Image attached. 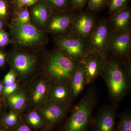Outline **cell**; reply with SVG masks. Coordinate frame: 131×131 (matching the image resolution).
Listing matches in <instances>:
<instances>
[{
    "instance_id": "cell-34",
    "label": "cell",
    "mask_w": 131,
    "mask_h": 131,
    "mask_svg": "<svg viewBox=\"0 0 131 131\" xmlns=\"http://www.w3.org/2000/svg\"><path fill=\"white\" fill-rule=\"evenodd\" d=\"M7 106L6 105L5 100L3 99L0 100V124L1 123L3 118L6 113Z\"/></svg>"
},
{
    "instance_id": "cell-17",
    "label": "cell",
    "mask_w": 131,
    "mask_h": 131,
    "mask_svg": "<svg viewBox=\"0 0 131 131\" xmlns=\"http://www.w3.org/2000/svg\"><path fill=\"white\" fill-rule=\"evenodd\" d=\"M4 100L9 110L15 111L22 115L29 108L26 88L23 86Z\"/></svg>"
},
{
    "instance_id": "cell-9",
    "label": "cell",
    "mask_w": 131,
    "mask_h": 131,
    "mask_svg": "<svg viewBox=\"0 0 131 131\" xmlns=\"http://www.w3.org/2000/svg\"><path fill=\"white\" fill-rule=\"evenodd\" d=\"M51 82L41 72L35 77L26 88L29 101V108L37 109L48 101Z\"/></svg>"
},
{
    "instance_id": "cell-26",
    "label": "cell",
    "mask_w": 131,
    "mask_h": 131,
    "mask_svg": "<svg viewBox=\"0 0 131 131\" xmlns=\"http://www.w3.org/2000/svg\"><path fill=\"white\" fill-rule=\"evenodd\" d=\"M46 1L53 12L70 9L69 0H46Z\"/></svg>"
},
{
    "instance_id": "cell-8",
    "label": "cell",
    "mask_w": 131,
    "mask_h": 131,
    "mask_svg": "<svg viewBox=\"0 0 131 131\" xmlns=\"http://www.w3.org/2000/svg\"><path fill=\"white\" fill-rule=\"evenodd\" d=\"M77 14L72 9L53 12L45 31L51 34L54 39L70 34L73 20Z\"/></svg>"
},
{
    "instance_id": "cell-25",
    "label": "cell",
    "mask_w": 131,
    "mask_h": 131,
    "mask_svg": "<svg viewBox=\"0 0 131 131\" xmlns=\"http://www.w3.org/2000/svg\"><path fill=\"white\" fill-rule=\"evenodd\" d=\"M129 0H109L108 6L110 16L120 12L128 6Z\"/></svg>"
},
{
    "instance_id": "cell-20",
    "label": "cell",
    "mask_w": 131,
    "mask_h": 131,
    "mask_svg": "<svg viewBox=\"0 0 131 131\" xmlns=\"http://www.w3.org/2000/svg\"><path fill=\"white\" fill-rule=\"evenodd\" d=\"M22 119L29 126L38 130L47 127L43 118L36 109L28 108L22 114Z\"/></svg>"
},
{
    "instance_id": "cell-31",
    "label": "cell",
    "mask_w": 131,
    "mask_h": 131,
    "mask_svg": "<svg viewBox=\"0 0 131 131\" xmlns=\"http://www.w3.org/2000/svg\"><path fill=\"white\" fill-rule=\"evenodd\" d=\"M72 9L74 10H81L84 8L88 0H70Z\"/></svg>"
},
{
    "instance_id": "cell-30",
    "label": "cell",
    "mask_w": 131,
    "mask_h": 131,
    "mask_svg": "<svg viewBox=\"0 0 131 131\" xmlns=\"http://www.w3.org/2000/svg\"><path fill=\"white\" fill-rule=\"evenodd\" d=\"M16 80L17 77L15 72L12 69H11L5 75L3 83L4 86H5L14 82L16 81Z\"/></svg>"
},
{
    "instance_id": "cell-19",
    "label": "cell",
    "mask_w": 131,
    "mask_h": 131,
    "mask_svg": "<svg viewBox=\"0 0 131 131\" xmlns=\"http://www.w3.org/2000/svg\"><path fill=\"white\" fill-rule=\"evenodd\" d=\"M108 20L113 31H126L130 30V8L129 6H127L121 11L110 16Z\"/></svg>"
},
{
    "instance_id": "cell-14",
    "label": "cell",
    "mask_w": 131,
    "mask_h": 131,
    "mask_svg": "<svg viewBox=\"0 0 131 131\" xmlns=\"http://www.w3.org/2000/svg\"><path fill=\"white\" fill-rule=\"evenodd\" d=\"M98 21L94 15L89 12L77 14L73 20L71 34L86 41Z\"/></svg>"
},
{
    "instance_id": "cell-16",
    "label": "cell",
    "mask_w": 131,
    "mask_h": 131,
    "mask_svg": "<svg viewBox=\"0 0 131 131\" xmlns=\"http://www.w3.org/2000/svg\"><path fill=\"white\" fill-rule=\"evenodd\" d=\"M48 101L60 104L73 103V94L70 83L51 82Z\"/></svg>"
},
{
    "instance_id": "cell-18",
    "label": "cell",
    "mask_w": 131,
    "mask_h": 131,
    "mask_svg": "<svg viewBox=\"0 0 131 131\" xmlns=\"http://www.w3.org/2000/svg\"><path fill=\"white\" fill-rule=\"evenodd\" d=\"M69 83L73 94V101H74L81 94L88 85L84 65L82 62L78 63Z\"/></svg>"
},
{
    "instance_id": "cell-1",
    "label": "cell",
    "mask_w": 131,
    "mask_h": 131,
    "mask_svg": "<svg viewBox=\"0 0 131 131\" xmlns=\"http://www.w3.org/2000/svg\"><path fill=\"white\" fill-rule=\"evenodd\" d=\"M107 62L101 76L105 82L109 100L118 105L130 93L131 60L115 58L107 54Z\"/></svg>"
},
{
    "instance_id": "cell-21",
    "label": "cell",
    "mask_w": 131,
    "mask_h": 131,
    "mask_svg": "<svg viewBox=\"0 0 131 131\" xmlns=\"http://www.w3.org/2000/svg\"><path fill=\"white\" fill-rule=\"evenodd\" d=\"M119 119L114 131H131V110H125L117 115Z\"/></svg>"
},
{
    "instance_id": "cell-13",
    "label": "cell",
    "mask_w": 131,
    "mask_h": 131,
    "mask_svg": "<svg viewBox=\"0 0 131 131\" xmlns=\"http://www.w3.org/2000/svg\"><path fill=\"white\" fill-rule=\"evenodd\" d=\"M87 84L93 83L101 75L107 62L106 57L96 50H89L82 61Z\"/></svg>"
},
{
    "instance_id": "cell-37",
    "label": "cell",
    "mask_w": 131,
    "mask_h": 131,
    "mask_svg": "<svg viewBox=\"0 0 131 131\" xmlns=\"http://www.w3.org/2000/svg\"><path fill=\"white\" fill-rule=\"evenodd\" d=\"M0 131H10L6 127L2 124H0Z\"/></svg>"
},
{
    "instance_id": "cell-15",
    "label": "cell",
    "mask_w": 131,
    "mask_h": 131,
    "mask_svg": "<svg viewBox=\"0 0 131 131\" xmlns=\"http://www.w3.org/2000/svg\"><path fill=\"white\" fill-rule=\"evenodd\" d=\"M29 12L31 24L39 30L45 31L53 12L46 0H39L31 6Z\"/></svg>"
},
{
    "instance_id": "cell-7",
    "label": "cell",
    "mask_w": 131,
    "mask_h": 131,
    "mask_svg": "<svg viewBox=\"0 0 131 131\" xmlns=\"http://www.w3.org/2000/svg\"><path fill=\"white\" fill-rule=\"evenodd\" d=\"M113 31L108 19L104 18L98 20L87 40L88 50H96L106 56Z\"/></svg>"
},
{
    "instance_id": "cell-3",
    "label": "cell",
    "mask_w": 131,
    "mask_h": 131,
    "mask_svg": "<svg viewBox=\"0 0 131 131\" xmlns=\"http://www.w3.org/2000/svg\"><path fill=\"white\" fill-rule=\"evenodd\" d=\"M95 88L91 86L57 131H90L93 113L98 103Z\"/></svg>"
},
{
    "instance_id": "cell-36",
    "label": "cell",
    "mask_w": 131,
    "mask_h": 131,
    "mask_svg": "<svg viewBox=\"0 0 131 131\" xmlns=\"http://www.w3.org/2000/svg\"><path fill=\"white\" fill-rule=\"evenodd\" d=\"M4 86L3 82L0 81V100H3L2 97V94L3 90L4 88Z\"/></svg>"
},
{
    "instance_id": "cell-12",
    "label": "cell",
    "mask_w": 131,
    "mask_h": 131,
    "mask_svg": "<svg viewBox=\"0 0 131 131\" xmlns=\"http://www.w3.org/2000/svg\"><path fill=\"white\" fill-rule=\"evenodd\" d=\"M118 107V105L112 103L100 107L95 117L93 118L92 131H114Z\"/></svg>"
},
{
    "instance_id": "cell-28",
    "label": "cell",
    "mask_w": 131,
    "mask_h": 131,
    "mask_svg": "<svg viewBox=\"0 0 131 131\" xmlns=\"http://www.w3.org/2000/svg\"><path fill=\"white\" fill-rule=\"evenodd\" d=\"M39 0H13L15 7L18 9L31 7Z\"/></svg>"
},
{
    "instance_id": "cell-29",
    "label": "cell",
    "mask_w": 131,
    "mask_h": 131,
    "mask_svg": "<svg viewBox=\"0 0 131 131\" xmlns=\"http://www.w3.org/2000/svg\"><path fill=\"white\" fill-rule=\"evenodd\" d=\"M10 131H38L31 127L26 123L23 119L20 120L17 125L12 129L9 130Z\"/></svg>"
},
{
    "instance_id": "cell-11",
    "label": "cell",
    "mask_w": 131,
    "mask_h": 131,
    "mask_svg": "<svg viewBox=\"0 0 131 131\" xmlns=\"http://www.w3.org/2000/svg\"><path fill=\"white\" fill-rule=\"evenodd\" d=\"M131 31H113L108 54L121 59H130Z\"/></svg>"
},
{
    "instance_id": "cell-39",
    "label": "cell",
    "mask_w": 131,
    "mask_h": 131,
    "mask_svg": "<svg viewBox=\"0 0 131 131\" xmlns=\"http://www.w3.org/2000/svg\"><path fill=\"white\" fill-rule=\"evenodd\" d=\"M3 26V23L2 21L0 20V30H1Z\"/></svg>"
},
{
    "instance_id": "cell-32",
    "label": "cell",
    "mask_w": 131,
    "mask_h": 131,
    "mask_svg": "<svg viewBox=\"0 0 131 131\" xmlns=\"http://www.w3.org/2000/svg\"><path fill=\"white\" fill-rule=\"evenodd\" d=\"M10 41L8 34L2 30H0V47H4Z\"/></svg>"
},
{
    "instance_id": "cell-35",
    "label": "cell",
    "mask_w": 131,
    "mask_h": 131,
    "mask_svg": "<svg viewBox=\"0 0 131 131\" xmlns=\"http://www.w3.org/2000/svg\"><path fill=\"white\" fill-rule=\"evenodd\" d=\"M6 58V54L0 50V67H2L5 64Z\"/></svg>"
},
{
    "instance_id": "cell-24",
    "label": "cell",
    "mask_w": 131,
    "mask_h": 131,
    "mask_svg": "<svg viewBox=\"0 0 131 131\" xmlns=\"http://www.w3.org/2000/svg\"><path fill=\"white\" fill-rule=\"evenodd\" d=\"M31 23L29 11L26 8H23L20 9L18 16L13 20L12 25H23Z\"/></svg>"
},
{
    "instance_id": "cell-10",
    "label": "cell",
    "mask_w": 131,
    "mask_h": 131,
    "mask_svg": "<svg viewBox=\"0 0 131 131\" xmlns=\"http://www.w3.org/2000/svg\"><path fill=\"white\" fill-rule=\"evenodd\" d=\"M54 39L56 47L61 50L78 62L82 61L88 51L86 41L72 34Z\"/></svg>"
},
{
    "instance_id": "cell-2",
    "label": "cell",
    "mask_w": 131,
    "mask_h": 131,
    "mask_svg": "<svg viewBox=\"0 0 131 131\" xmlns=\"http://www.w3.org/2000/svg\"><path fill=\"white\" fill-rule=\"evenodd\" d=\"M45 51L16 50L9 54L8 61L15 72L17 80L23 86L27 85L42 72Z\"/></svg>"
},
{
    "instance_id": "cell-5",
    "label": "cell",
    "mask_w": 131,
    "mask_h": 131,
    "mask_svg": "<svg viewBox=\"0 0 131 131\" xmlns=\"http://www.w3.org/2000/svg\"><path fill=\"white\" fill-rule=\"evenodd\" d=\"M12 43L21 49L42 51L48 42L47 32L39 30L31 24L20 26L12 25Z\"/></svg>"
},
{
    "instance_id": "cell-38",
    "label": "cell",
    "mask_w": 131,
    "mask_h": 131,
    "mask_svg": "<svg viewBox=\"0 0 131 131\" xmlns=\"http://www.w3.org/2000/svg\"><path fill=\"white\" fill-rule=\"evenodd\" d=\"M51 129L49 128L48 127H46L43 129L39 130L38 131H51Z\"/></svg>"
},
{
    "instance_id": "cell-22",
    "label": "cell",
    "mask_w": 131,
    "mask_h": 131,
    "mask_svg": "<svg viewBox=\"0 0 131 131\" xmlns=\"http://www.w3.org/2000/svg\"><path fill=\"white\" fill-rule=\"evenodd\" d=\"M22 115L19 113L9 110L3 118L1 124L10 130L14 127L22 118Z\"/></svg>"
},
{
    "instance_id": "cell-27",
    "label": "cell",
    "mask_w": 131,
    "mask_h": 131,
    "mask_svg": "<svg viewBox=\"0 0 131 131\" xmlns=\"http://www.w3.org/2000/svg\"><path fill=\"white\" fill-rule=\"evenodd\" d=\"M22 86L21 84L18 80L11 84L4 86L2 94V97L4 100Z\"/></svg>"
},
{
    "instance_id": "cell-6",
    "label": "cell",
    "mask_w": 131,
    "mask_h": 131,
    "mask_svg": "<svg viewBox=\"0 0 131 131\" xmlns=\"http://www.w3.org/2000/svg\"><path fill=\"white\" fill-rule=\"evenodd\" d=\"M73 106V103L60 104L47 101L36 110L43 118L46 126L52 130L64 122Z\"/></svg>"
},
{
    "instance_id": "cell-4",
    "label": "cell",
    "mask_w": 131,
    "mask_h": 131,
    "mask_svg": "<svg viewBox=\"0 0 131 131\" xmlns=\"http://www.w3.org/2000/svg\"><path fill=\"white\" fill-rule=\"evenodd\" d=\"M78 63L55 47L45 52L42 73L52 83H69Z\"/></svg>"
},
{
    "instance_id": "cell-33",
    "label": "cell",
    "mask_w": 131,
    "mask_h": 131,
    "mask_svg": "<svg viewBox=\"0 0 131 131\" xmlns=\"http://www.w3.org/2000/svg\"><path fill=\"white\" fill-rule=\"evenodd\" d=\"M7 6L5 0H0V18L5 17L7 14Z\"/></svg>"
},
{
    "instance_id": "cell-23",
    "label": "cell",
    "mask_w": 131,
    "mask_h": 131,
    "mask_svg": "<svg viewBox=\"0 0 131 131\" xmlns=\"http://www.w3.org/2000/svg\"><path fill=\"white\" fill-rule=\"evenodd\" d=\"M108 2L109 0H88L87 12L94 14L108 6Z\"/></svg>"
}]
</instances>
